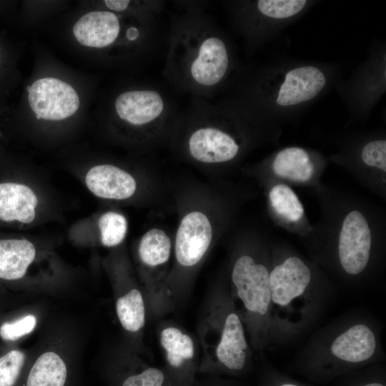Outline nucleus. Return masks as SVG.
I'll list each match as a JSON object with an SVG mask.
<instances>
[{"label":"nucleus","mask_w":386,"mask_h":386,"mask_svg":"<svg viewBox=\"0 0 386 386\" xmlns=\"http://www.w3.org/2000/svg\"><path fill=\"white\" fill-rule=\"evenodd\" d=\"M361 157L366 165L385 172L386 141L380 139L368 142L362 150Z\"/></svg>","instance_id":"nucleus-27"},{"label":"nucleus","mask_w":386,"mask_h":386,"mask_svg":"<svg viewBox=\"0 0 386 386\" xmlns=\"http://www.w3.org/2000/svg\"><path fill=\"white\" fill-rule=\"evenodd\" d=\"M381 333L371 312L353 308L313 332L295 361L308 370L331 373L377 362L385 356Z\"/></svg>","instance_id":"nucleus-3"},{"label":"nucleus","mask_w":386,"mask_h":386,"mask_svg":"<svg viewBox=\"0 0 386 386\" xmlns=\"http://www.w3.org/2000/svg\"><path fill=\"white\" fill-rule=\"evenodd\" d=\"M278 386H300V385L295 383H292V382H284L280 383Z\"/></svg>","instance_id":"nucleus-31"},{"label":"nucleus","mask_w":386,"mask_h":386,"mask_svg":"<svg viewBox=\"0 0 386 386\" xmlns=\"http://www.w3.org/2000/svg\"><path fill=\"white\" fill-rule=\"evenodd\" d=\"M269 345H285L311 330L335 295L332 287L319 280L311 267L289 254L270 267Z\"/></svg>","instance_id":"nucleus-2"},{"label":"nucleus","mask_w":386,"mask_h":386,"mask_svg":"<svg viewBox=\"0 0 386 386\" xmlns=\"http://www.w3.org/2000/svg\"><path fill=\"white\" fill-rule=\"evenodd\" d=\"M307 1L305 0H259L255 2V11L270 19L290 18L303 10Z\"/></svg>","instance_id":"nucleus-24"},{"label":"nucleus","mask_w":386,"mask_h":386,"mask_svg":"<svg viewBox=\"0 0 386 386\" xmlns=\"http://www.w3.org/2000/svg\"><path fill=\"white\" fill-rule=\"evenodd\" d=\"M69 370L64 360L53 352L41 355L31 367L25 386H67Z\"/></svg>","instance_id":"nucleus-18"},{"label":"nucleus","mask_w":386,"mask_h":386,"mask_svg":"<svg viewBox=\"0 0 386 386\" xmlns=\"http://www.w3.org/2000/svg\"><path fill=\"white\" fill-rule=\"evenodd\" d=\"M193 386H231L229 382L222 379L219 376L202 375H197Z\"/></svg>","instance_id":"nucleus-28"},{"label":"nucleus","mask_w":386,"mask_h":386,"mask_svg":"<svg viewBox=\"0 0 386 386\" xmlns=\"http://www.w3.org/2000/svg\"><path fill=\"white\" fill-rule=\"evenodd\" d=\"M164 355L163 369L175 386H193L199 360L192 337L176 325H166L159 332Z\"/></svg>","instance_id":"nucleus-9"},{"label":"nucleus","mask_w":386,"mask_h":386,"mask_svg":"<svg viewBox=\"0 0 386 386\" xmlns=\"http://www.w3.org/2000/svg\"><path fill=\"white\" fill-rule=\"evenodd\" d=\"M172 243L163 230L153 228L142 237L138 254L143 264L149 267H157L166 264L171 255Z\"/></svg>","instance_id":"nucleus-19"},{"label":"nucleus","mask_w":386,"mask_h":386,"mask_svg":"<svg viewBox=\"0 0 386 386\" xmlns=\"http://www.w3.org/2000/svg\"><path fill=\"white\" fill-rule=\"evenodd\" d=\"M271 266L251 254H242L231 270L230 297L244 322L252 347L261 351L270 347Z\"/></svg>","instance_id":"nucleus-6"},{"label":"nucleus","mask_w":386,"mask_h":386,"mask_svg":"<svg viewBox=\"0 0 386 386\" xmlns=\"http://www.w3.org/2000/svg\"><path fill=\"white\" fill-rule=\"evenodd\" d=\"M361 386H385V385L383 384L382 382L375 381V382H366L362 385Z\"/></svg>","instance_id":"nucleus-30"},{"label":"nucleus","mask_w":386,"mask_h":386,"mask_svg":"<svg viewBox=\"0 0 386 386\" xmlns=\"http://www.w3.org/2000/svg\"><path fill=\"white\" fill-rule=\"evenodd\" d=\"M212 239L208 217L199 211L187 214L179 225L175 238V256L184 267L197 264L207 252Z\"/></svg>","instance_id":"nucleus-12"},{"label":"nucleus","mask_w":386,"mask_h":386,"mask_svg":"<svg viewBox=\"0 0 386 386\" xmlns=\"http://www.w3.org/2000/svg\"><path fill=\"white\" fill-rule=\"evenodd\" d=\"M272 167L278 177L300 182L309 181L315 172L310 154L298 147H289L280 150L275 155Z\"/></svg>","instance_id":"nucleus-17"},{"label":"nucleus","mask_w":386,"mask_h":386,"mask_svg":"<svg viewBox=\"0 0 386 386\" xmlns=\"http://www.w3.org/2000/svg\"><path fill=\"white\" fill-rule=\"evenodd\" d=\"M25 355L14 350L0 357V386H15L25 363Z\"/></svg>","instance_id":"nucleus-25"},{"label":"nucleus","mask_w":386,"mask_h":386,"mask_svg":"<svg viewBox=\"0 0 386 386\" xmlns=\"http://www.w3.org/2000/svg\"><path fill=\"white\" fill-rule=\"evenodd\" d=\"M162 75L172 91L210 99L232 68L229 45L205 12L172 16Z\"/></svg>","instance_id":"nucleus-1"},{"label":"nucleus","mask_w":386,"mask_h":386,"mask_svg":"<svg viewBox=\"0 0 386 386\" xmlns=\"http://www.w3.org/2000/svg\"><path fill=\"white\" fill-rule=\"evenodd\" d=\"M36 325L34 315H28L13 322H6L0 327V337L4 340L15 341L31 333Z\"/></svg>","instance_id":"nucleus-26"},{"label":"nucleus","mask_w":386,"mask_h":386,"mask_svg":"<svg viewBox=\"0 0 386 386\" xmlns=\"http://www.w3.org/2000/svg\"><path fill=\"white\" fill-rule=\"evenodd\" d=\"M372 258V234L365 216L352 210L345 217L339 234L337 262L342 273L357 279Z\"/></svg>","instance_id":"nucleus-8"},{"label":"nucleus","mask_w":386,"mask_h":386,"mask_svg":"<svg viewBox=\"0 0 386 386\" xmlns=\"http://www.w3.org/2000/svg\"><path fill=\"white\" fill-rule=\"evenodd\" d=\"M101 242L105 247H112L119 244L124 239L128 224L124 215L109 211L104 213L98 221Z\"/></svg>","instance_id":"nucleus-23"},{"label":"nucleus","mask_w":386,"mask_h":386,"mask_svg":"<svg viewBox=\"0 0 386 386\" xmlns=\"http://www.w3.org/2000/svg\"><path fill=\"white\" fill-rule=\"evenodd\" d=\"M111 386H175L162 368L139 364L110 377Z\"/></svg>","instance_id":"nucleus-21"},{"label":"nucleus","mask_w":386,"mask_h":386,"mask_svg":"<svg viewBox=\"0 0 386 386\" xmlns=\"http://www.w3.org/2000/svg\"><path fill=\"white\" fill-rule=\"evenodd\" d=\"M326 76L314 66L290 70L278 88L276 103L281 107L298 105L315 98L325 87Z\"/></svg>","instance_id":"nucleus-13"},{"label":"nucleus","mask_w":386,"mask_h":386,"mask_svg":"<svg viewBox=\"0 0 386 386\" xmlns=\"http://www.w3.org/2000/svg\"><path fill=\"white\" fill-rule=\"evenodd\" d=\"M117 119L154 139L172 128L179 111L169 91L155 82L129 89L114 101Z\"/></svg>","instance_id":"nucleus-7"},{"label":"nucleus","mask_w":386,"mask_h":386,"mask_svg":"<svg viewBox=\"0 0 386 386\" xmlns=\"http://www.w3.org/2000/svg\"><path fill=\"white\" fill-rule=\"evenodd\" d=\"M36 256V248L27 239H0V278L15 280L24 276Z\"/></svg>","instance_id":"nucleus-16"},{"label":"nucleus","mask_w":386,"mask_h":386,"mask_svg":"<svg viewBox=\"0 0 386 386\" xmlns=\"http://www.w3.org/2000/svg\"><path fill=\"white\" fill-rule=\"evenodd\" d=\"M123 13L109 10L93 11L82 16L74 24L73 34L83 46L93 48H107L118 41L121 35L127 34L132 27L152 19H142L124 30L122 20Z\"/></svg>","instance_id":"nucleus-11"},{"label":"nucleus","mask_w":386,"mask_h":386,"mask_svg":"<svg viewBox=\"0 0 386 386\" xmlns=\"http://www.w3.org/2000/svg\"><path fill=\"white\" fill-rule=\"evenodd\" d=\"M85 183L95 196L109 199L129 198L137 189V182L129 173L109 164L91 167L86 174Z\"/></svg>","instance_id":"nucleus-14"},{"label":"nucleus","mask_w":386,"mask_h":386,"mask_svg":"<svg viewBox=\"0 0 386 386\" xmlns=\"http://www.w3.org/2000/svg\"><path fill=\"white\" fill-rule=\"evenodd\" d=\"M232 111L210 99L193 98L183 112H179L174 127L184 132V147L194 160L204 164L230 162L238 155L241 147L228 129L234 121Z\"/></svg>","instance_id":"nucleus-5"},{"label":"nucleus","mask_w":386,"mask_h":386,"mask_svg":"<svg viewBox=\"0 0 386 386\" xmlns=\"http://www.w3.org/2000/svg\"><path fill=\"white\" fill-rule=\"evenodd\" d=\"M116 311L122 327L130 332L142 330L146 321L144 297L137 289H132L119 297L116 302Z\"/></svg>","instance_id":"nucleus-20"},{"label":"nucleus","mask_w":386,"mask_h":386,"mask_svg":"<svg viewBox=\"0 0 386 386\" xmlns=\"http://www.w3.org/2000/svg\"><path fill=\"white\" fill-rule=\"evenodd\" d=\"M205 314L199 328L203 356L198 373L219 376L246 371L252 363V347L229 290L214 295Z\"/></svg>","instance_id":"nucleus-4"},{"label":"nucleus","mask_w":386,"mask_h":386,"mask_svg":"<svg viewBox=\"0 0 386 386\" xmlns=\"http://www.w3.org/2000/svg\"><path fill=\"white\" fill-rule=\"evenodd\" d=\"M29 103L38 119L62 120L72 116L79 107V98L69 84L56 78L35 81L29 89Z\"/></svg>","instance_id":"nucleus-10"},{"label":"nucleus","mask_w":386,"mask_h":386,"mask_svg":"<svg viewBox=\"0 0 386 386\" xmlns=\"http://www.w3.org/2000/svg\"><path fill=\"white\" fill-rule=\"evenodd\" d=\"M39 200L35 192L26 184L0 183V219L31 223L36 218Z\"/></svg>","instance_id":"nucleus-15"},{"label":"nucleus","mask_w":386,"mask_h":386,"mask_svg":"<svg viewBox=\"0 0 386 386\" xmlns=\"http://www.w3.org/2000/svg\"><path fill=\"white\" fill-rule=\"evenodd\" d=\"M107 9L117 13H125L129 5L128 0H106L104 1Z\"/></svg>","instance_id":"nucleus-29"},{"label":"nucleus","mask_w":386,"mask_h":386,"mask_svg":"<svg viewBox=\"0 0 386 386\" xmlns=\"http://www.w3.org/2000/svg\"><path fill=\"white\" fill-rule=\"evenodd\" d=\"M269 199L274 211L289 222H297L304 215V207L295 192L287 185L279 183L273 186Z\"/></svg>","instance_id":"nucleus-22"}]
</instances>
